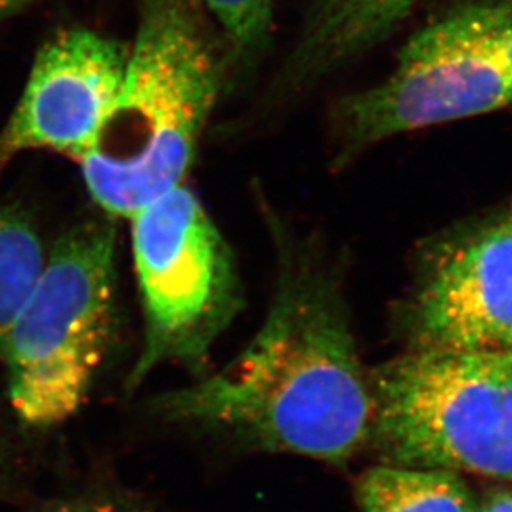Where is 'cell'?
I'll use <instances>...</instances> for the list:
<instances>
[{
    "mask_svg": "<svg viewBox=\"0 0 512 512\" xmlns=\"http://www.w3.org/2000/svg\"><path fill=\"white\" fill-rule=\"evenodd\" d=\"M128 220L143 315L142 348L128 388H137L160 366L203 376L213 346L242 311L232 248L185 183Z\"/></svg>",
    "mask_w": 512,
    "mask_h": 512,
    "instance_id": "5",
    "label": "cell"
},
{
    "mask_svg": "<svg viewBox=\"0 0 512 512\" xmlns=\"http://www.w3.org/2000/svg\"><path fill=\"white\" fill-rule=\"evenodd\" d=\"M115 218H85L47 252L44 270L0 335L10 406L52 428L74 416L109 355L117 326Z\"/></svg>",
    "mask_w": 512,
    "mask_h": 512,
    "instance_id": "3",
    "label": "cell"
},
{
    "mask_svg": "<svg viewBox=\"0 0 512 512\" xmlns=\"http://www.w3.org/2000/svg\"><path fill=\"white\" fill-rule=\"evenodd\" d=\"M512 105V0L449 10L416 32L388 79L336 110L343 152Z\"/></svg>",
    "mask_w": 512,
    "mask_h": 512,
    "instance_id": "6",
    "label": "cell"
},
{
    "mask_svg": "<svg viewBox=\"0 0 512 512\" xmlns=\"http://www.w3.org/2000/svg\"><path fill=\"white\" fill-rule=\"evenodd\" d=\"M12 468H10L9 454L5 451L4 444L0 443V496H4L9 489Z\"/></svg>",
    "mask_w": 512,
    "mask_h": 512,
    "instance_id": "15",
    "label": "cell"
},
{
    "mask_svg": "<svg viewBox=\"0 0 512 512\" xmlns=\"http://www.w3.org/2000/svg\"><path fill=\"white\" fill-rule=\"evenodd\" d=\"M222 75L188 0H145L117 102L79 162L104 215L130 218L185 183Z\"/></svg>",
    "mask_w": 512,
    "mask_h": 512,
    "instance_id": "2",
    "label": "cell"
},
{
    "mask_svg": "<svg viewBox=\"0 0 512 512\" xmlns=\"http://www.w3.org/2000/svg\"><path fill=\"white\" fill-rule=\"evenodd\" d=\"M479 512H512V489L489 494Z\"/></svg>",
    "mask_w": 512,
    "mask_h": 512,
    "instance_id": "14",
    "label": "cell"
},
{
    "mask_svg": "<svg viewBox=\"0 0 512 512\" xmlns=\"http://www.w3.org/2000/svg\"><path fill=\"white\" fill-rule=\"evenodd\" d=\"M370 380L384 464L512 481V348H418Z\"/></svg>",
    "mask_w": 512,
    "mask_h": 512,
    "instance_id": "4",
    "label": "cell"
},
{
    "mask_svg": "<svg viewBox=\"0 0 512 512\" xmlns=\"http://www.w3.org/2000/svg\"><path fill=\"white\" fill-rule=\"evenodd\" d=\"M275 291L265 320L222 370L153 401L172 423L266 453L345 463L370 443L375 403L340 286L273 228Z\"/></svg>",
    "mask_w": 512,
    "mask_h": 512,
    "instance_id": "1",
    "label": "cell"
},
{
    "mask_svg": "<svg viewBox=\"0 0 512 512\" xmlns=\"http://www.w3.org/2000/svg\"><path fill=\"white\" fill-rule=\"evenodd\" d=\"M29 0H0V22L10 15L17 14Z\"/></svg>",
    "mask_w": 512,
    "mask_h": 512,
    "instance_id": "16",
    "label": "cell"
},
{
    "mask_svg": "<svg viewBox=\"0 0 512 512\" xmlns=\"http://www.w3.org/2000/svg\"><path fill=\"white\" fill-rule=\"evenodd\" d=\"M218 20L242 54H252L265 42L275 0H198Z\"/></svg>",
    "mask_w": 512,
    "mask_h": 512,
    "instance_id": "12",
    "label": "cell"
},
{
    "mask_svg": "<svg viewBox=\"0 0 512 512\" xmlns=\"http://www.w3.org/2000/svg\"><path fill=\"white\" fill-rule=\"evenodd\" d=\"M419 0H311L288 65L290 84H311L388 39Z\"/></svg>",
    "mask_w": 512,
    "mask_h": 512,
    "instance_id": "9",
    "label": "cell"
},
{
    "mask_svg": "<svg viewBox=\"0 0 512 512\" xmlns=\"http://www.w3.org/2000/svg\"><path fill=\"white\" fill-rule=\"evenodd\" d=\"M363 512H479L473 491L458 473L381 464L361 476Z\"/></svg>",
    "mask_w": 512,
    "mask_h": 512,
    "instance_id": "10",
    "label": "cell"
},
{
    "mask_svg": "<svg viewBox=\"0 0 512 512\" xmlns=\"http://www.w3.org/2000/svg\"><path fill=\"white\" fill-rule=\"evenodd\" d=\"M127 59V47L92 30H64L50 39L0 130V175L30 150L62 153L80 162L114 109Z\"/></svg>",
    "mask_w": 512,
    "mask_h": 512,
    "instance_id": "7",
    "label": "cell"
},
{
    "mask_svg": "<svg viewBox=\"0 0 512 512\" xmlns=\"http://www.w3.org/2000/svg\"><path fill=\"white\" fill-rule=\"evenodd\" d=\"M411 326L419 350H511L512 213L439 256Z\"/></svg>",
    "mask_w": 512,
    "mask_h": 512,
    "instance_id": "8",
    "label": "cell"
},
{
    "mask_svg": "<svg viewBox=\"0 0 512 512\" xmlns=\"http://www.w3.org/2000/svg\"><path fill=\"white\" fill-rule=\"evenodd\" d=\"M45 260L34 218L19 203L0 202V335L34 290Z\"/></svg>",
    "mask_w": 512,
    "mask_h": 512,
    "instance_id": "11",
    "label": "cell"
},
{
    "mask_svg": "<svg viewBox=\"0 0 512 512\" xmlns=\"http://www.w3.org/2000/svg\"><path fill=\"white\" fill-rule=\"evenodd\" d=\"M42 512H147L133 504L107 496H80L50 504Z\"/></svg>",
    "mask_w": 512,
    "mask_h": 512,
    "instance_id": "13",
    "label": "cell"
}]
</instances>
